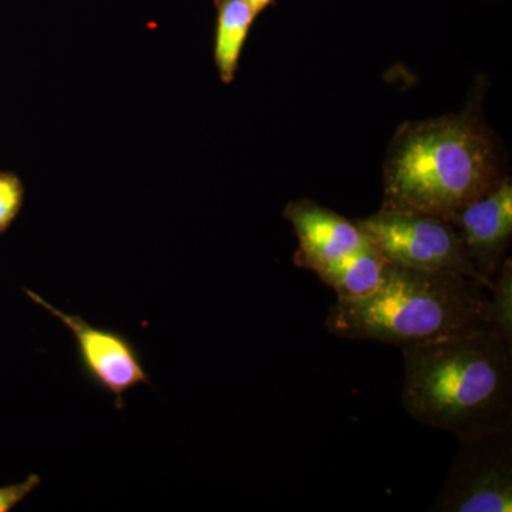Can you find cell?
<instances>
[{
  "label": "cell",
  "instance_id": "obj_7",
  "mask_svg": "<svg viewBox=\"0 0 512 512\" xmlns=\"http://www.w3.org/2000/svg\"><path fill=\"white\" fill-rule=\"evenodd\" d=\"M448 222L456 228L468 261L490 291L511 245V178L504 177L493 190L461 208Z\"/></svg>",
  "mask_w": 512,
  "mask_h": 512
},
{
  "label": "cell",
  "instance_id": "obj_5",
  "mask_svg": "<svg viewBox=\"0 0 512 512\" xmlns=\"http://www.w3.org/2000/svg\"><path fill=\"white\" fill-rule=\"evenodd\" d=\"M356 222L392 264L420 271L453 272L485 286L468 261L456 228L443 218L380 208Z\"/></svg>",
  "mask_w": 512,
  "mask_h": 512
},
{
  "label": "cell",
  "instance_id": "obj_1",
  "mask_svg": "<svg viewBox=\"0 0 512 512\" xmlns=\"http://www.w3.org/2000/svg\"><path fill=\"white\" fill-rule=\"evenodd\" d=\"M402 404L414 420L470 439L512 429V348L491 330L404 346Z\"/></svg>",
  "mask_w": 512,
  "mask_h": 512
},
{
  "label": "cell",
  "instance_id": "obj_14",
  "mask_svg": "<svg viewBox=\"0 0 512 512\" xmlns=\"http://www.w3.org/2000/svg\"><path fill=\"white\" fill-rule=\"evenodd\" d=\"M242 2L249 6V9L255 13V16H258L262 10H265L271 5L272 0H242Z\"/></svg>",
  "mask_w": 512,
  "mask_h": 512
},
{
  "label": "cell",
  "instance_id": "obj_6",
  "mask_svg": "<svg viewBox=\"0 0 512 512\" xmlns=\"http://www.w3.org/2000/svg\"><path fill=\"white\" fill-rule=\"evenodd\" d=\"M26 295L72 332L84 373L104 392L114 397L117 409L123 407L124 394L140 384L150 386L140 353L130 339L110 329H101L77 315H70L50 305L37 293Z\"/></svg>",
  "mask_w": 512,
  "mask_h": 512
},
{
  "label": "cell",
  "instance_id": "obj_11",
  "mask_svg": "<svg viewBox=\"0 0 512 512\" xmlns=\"http://www.w3.org/2000/svg\"><path fill=\"white\" fill-rule=\"evenodd\" d=\"M488 330L512 348V262L505 259L495 276L488 301Z\"/></svg>",
  "mask_w": 512,
  "mask_h": 512
},
{
  "label": "cell",
  "instance_id": "obj_13",
  "mask_svg": "<svg viewBox=\"0 0 512 512\" xmlns=\"http://www.w3.org/2000/svg\"><path fill=\"white\" fill-rule=\"evenodd\" d=\"M40 477L32 474L25 481L19 484L8 485V487H0V512H8L13 510L16 505L22 503L35 488L40 485Z\"/></svg>",
  "mask_w": 512,
  "mask_h": 512
},
{
  "label": "cell",
  "instance_id": "obj_10",
  "mask_svg": "<svg viewBox=\"0 0 512 512\" xmlns=\"http://www.w3.org/2000/svg\"><path fill=\"white\" fill-rule=\"evenodd\" d=\"M217 36H215V64L225 84L232 83L237 73L239 56L256 18L242 0H218Z\"/></svg>",
  "mask_w": 512,
  "mask_h": 512
},
{
  "label": "cell",
  "instance_id": "obj_9",
  "mask_svg": "<svg viewBox=\"0 0 512 512\" xmlns=\"http://www.w3.org/2000/svg\"><path fill=\"white\" fill-rule=\"evenodd\" d=\"M387 259L367 238L362 248L320 271L318 278L336 293L339 301L365 298L382 284Z\"/></svg>",
  "mask_w": 512,
  "mask_h": 512
},
{
  "label": "cell",
  "instance_id": "obj_2",
  "mask_svg": "<svg viewBox=\"0 0 512 512\" xmlns=\"http://www.w3.org/2000/svg\"><path fill=\"white\" fill-rule=\"evenodd\" d=\"M503 178L493 138L476 117L412 121L387 154L382 208L448 221Z\"/></svg>",
  "mask_w": 512,
  "mask_h": 512
},
{
  "label": "cell",
  "instance_id": "obj_12",
  "mask_svg": "<svg viewBox=\"0 0 512 512\" xmlns=\"http://www.w3.org/2000/svg\"><path fill=\"white\" fill-rule=\"evenodd\" d=\"M23 188L15 175L0 174V231L9 227L22 207Z\"/></svg>",
  "mask_w": 512,
  "mask_h": 512
},
{
  "label": "cell",
  "instance_id": "obj_3",
  "mask_svg": "<svg viewBox=\"0 0 512 512\" xmlns=\"http://www.w3.org/2000/svg\"><path fill=\"white\" fill-rule=\"evenodd\" d=\"M490 291L453 272L387 262L382 284L360 299L333 303L325 329L340 339L404 346L488 330Z\"/></svg>",
  "mask_w": 512,
  "mask_h": 512
},
{
  "label": "cell",
  "instance_id": "obj_4",
  "mask_svg": "<svg viewBox=\"0 0 512 512\" xmlns=\"http://www.w3.org/2000/svg\"><path fill=\"white\" fill-rule=\"evenodd\" d=\"M430 511L511 512L512 429L460 440Z\"/></svg>",
  "mask_w": 512,
  "mask_h": 512
},
{
  "label": "cell",
  "instance_id": "obj_8",
  "mask_svg": "<svg viewBox=\"0 0 512 512\" xmlns=\"http://www.w3.org/2000/svg\"><path fill=\"white\" fill-rule=\"evenodd\" d=\"M284 217L298 238V251L293 261L299 268L315 274L353 254L367 242V235L356 221H350L315 201L289 202Z\"/></svg>",
  "mask_w": 512,
  "mask_h": 512
}]
</instances>
